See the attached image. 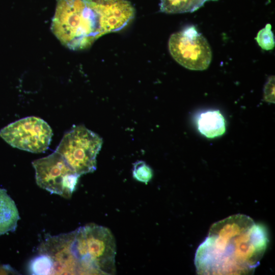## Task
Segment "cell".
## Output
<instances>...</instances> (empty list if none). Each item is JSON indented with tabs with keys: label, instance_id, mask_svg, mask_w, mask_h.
Instances as JSON below:
<instances>
[{
	"label": "cell",
	"instance_id": "cell-10",
	"mask_svg": "<svg viewBox=\"0 0 275 275\" xmlns=\"http://www.w3.org/2000/svg\"><path fill=\"white\" fill-rule=\"evenodd\" d=\"M197 124L201 133L208 138L219 136L226 130L225 119L218 111L202 113L198 119Z\"/></svg>",
	"mask_w": 275,
	"mask_h": 275
},
{
	"label": "cell",
	"instance_id": "cell-4",
	"mask_svg": "<svg viewBox=\"0 0 275 275\" xmlns=\"http://www.w3.org/2000/svg\"><path fill=\"white\" fill-rule=\"evenodd\" d=\"M102 144V140L97 134L78 125L65 133L55 151L80 176L96 170V157Z\"/></svg>",
	"mask_w": 275,
	"mask_h": 275
},
{
	"label": "cell",
	"instance_id": "cell-6",
	"mask_svg": "<svg viewBox=\"0 0 275 275\" xmlns=\"http://www.w3.org/2000/svg\"><path fill=\"white\" fill-rule=\"evenodd\" d=\"M169 48L176 62L190 70H205L211 61L210 46L194 26L173 34L169 41Z\"/></svg>",
	"mask_w": 275,
	"mask_h": 275
},
{
	"label": "cell",
	"instance_id": "cell-15",
	"mask_svg": "<svg viewBox=\"0 0 275 275\" xmlns=\"http://www.w3.org/2000/svg\"><path fill=\"white\" fill-rule=\"evenodd\" d=\"M274 77L271 76L264 88V97L266 101L274 102Z\"/></svg>",
	"mask_w": 275,
	"mask_h": 275
},
{
	"label": "cell",
	"instance_id": "cell-1",
	"mask_svg": "<svg viewBox=\"0 0 275 275\" xmlns=\"http://www.w3.org/2000/svg\"><path fill=\"white\" fill-rule=\"evenodd\" d=\"M268 243L264 226L237 214L213 224L195 257L196 272L202 275L252 273Z\"/></svg>",
	"mask_w": 275,
	"mask_h": 275
},
{
	"label": "cell",
	"instance_id": "cell-5",
	"mask_svg": "<svg viewBox=\"0 0 275 275\" xmlns=\"http://www.w3.org/2000/svg\"><path fill=\"white\" fill-rule=\"evenodd\" d=\"M37 185L51 194L70 198L75 190L79 175L56 151L32 162Z\"/></svg>",
	"mask_w": 275,
	"mask_h": 275
},
{
	"label": "cell",
	"instance_id": "cell-13",
	"mask_svg": "<svg viewBox=\"0 0 275 275\" xmlns=\"http://www.w3.org/2000/svg\"><path fill=\"white\" fill-rule=\"evenodd\" d=\"M256 40L259 45L263 49L269 50L274 47V39L271 31V25L268 23L259 31Z\"/></svg>",
	"mask_w": 275,
	"mask_h": 275
},
{
	"label": "cell",
	"instance_id": "cell-7",
	"mask_svg": "<svg viewBox=\"0 0 275 275\" xmlns=\"http://www.w3.org/2000/svg\"><path fill=\"white\" fill-rule=\"evenodd\" d=\"M52 135L47 123L35 116L18 120L0 131L1 137L10 145L32 153L46 151Z\"/></svg>",
	"mask_w": 275,
	"mask_h": 275
},
{
	"label": "cell",
	"instance_id": "cell-14",
	"mask_svg": "<svg viewBox=\"0 0 275 275\" xmlns=\"http://www.w3.org/2000/svg\"><path fill=\"white\" fill-rule=\"evenodd\" d=\"M152 175V169L145 162L139 161L134 164L133 176L137 180L147 183Z\"/></svg>",
	"mask_w": 275,
	"mask_h": 275
},
{
	"label": "cell",
	"instance_id": "cell-2",
	"mask_svg": "<svg viewBox=\"0 0 275 275\" xmlns=\"http://www.w3.org/2000/svg\"><path fill=\"white\" fill-rule=\"evenodd\" d=\"M134 12L126 0H58L51 29L65 47L84 49L101 36L124 28Z\"/></svg>",
	"mask_w": 275,
	"mask_h": 275
},
{
	"label": "cell",
	"instance_id": "cell-11",
	"mask_svg": "<svg viewBox=\"0 0 275 275\" xmlns=\"http://www.w3.org/2000/svg\"><path fill=\"white\" fill-rule=\"evenodd\" d=\"M160 11L166 13L194 12L211 0H160ZM214 1V0H212Z\"/></svg>",
	"mask_w": 275,
	"mask_h": 275
},
{
	"label": "cell",
	"instance_id": "cell-9",
	"mask_svg": "<svg viewBox=\"0 0 275 275\" xmlns=\"http://www.w3.org/2000/svg\"><path fill=\"white\" fill-rule=\"evenodd\" d=\"M19 219L14 201L6 190L0 188V235L15 230Z\"/></svg>",
	"mask_w": 275,
	"mask_h": 275
},
{
	"label": "cell",
	"instance_id": "cell-3",
	"mask_svg": "<svg viewBox=\"0 0 275 275\" xmlns=\"http://www.w3.org/2000/svg\"><path fill=\"white\" fill-rule=\"evenodd\" d=\"M72 251L80 274L115 272V242L107 228L90 224L74 231Z\"/></svg>",
	"mask_w": 275,
	"mask_h": 275
},
{
	"label": "cell",
	"instance_id": "cell-8",
	"mask_svg": "<svg viewBox=\"0 0 275 275\" xmlns=\"http://www.w3.org/2000/svg\"><path fill=\"white\" fill-rule=\"evenodd\" d=\"M73 231L49 236L41 244L40 254L48 255L53 263L52 274H79L78 263L72 251Z\"/></svg>",
	"mask_w": 275,
	"mask_h": 275
},
{
	"label": "cell",
	"instance_id": "cell-12",
	"mask_svg": "<svg viewBox=\"0 0 275 275\" xmlns=\"http://www.w3.org/2000/svg\"><path fill=\"white\" fill-rule=\"evenodd\" d=\"M29 269L32 274H52L53 263L48 255L40 254L31 261Z\"/></svg>",
	"mask_w": 275,
	"mask_h": 275
},
{
	"label": "cell",
	"instance_id": "cell-16",
	"mask_svg": "<svg viewBox=\"0 0 275 275\" xmlns=\"http://www.w3.org/2000/svg\"><path fill=\"white\" fill-rule=\"evenodd\" d=\"M18 272L9 265L0 264V274H17Z\"/></svg>",
	"mask_w": 275,
	"mask_h": 275
}]
</instances>
